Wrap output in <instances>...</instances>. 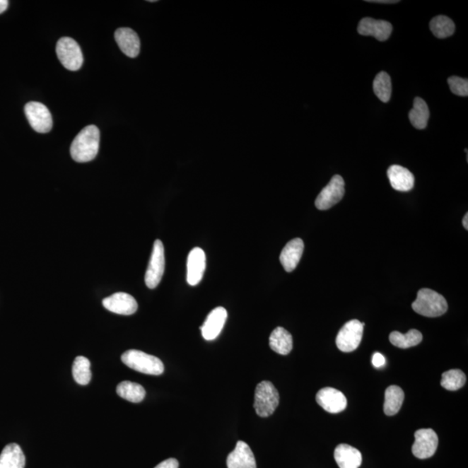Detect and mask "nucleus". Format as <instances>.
Here are the masks:
<instances>
[{"label":"nucleus","mask_w":468,"mask_h":468,"mask_svg":"<svg viewBox=\"0 0 468 468\" xmlns=\"http://www.w3.org/2000/svg\"><path fill=\"white\" fill-rule=\"evenodd\" d=\"M100 146V131L97 126L86 127L76 136L71 146L72 159L76 163H89L98 156Z\"/></svg>","instance_id":"obj_1"},{"label":"nucleus","mask_w":468,"mask_h":468,"mask_svg":"<svg viewBox=\"0 0 468 468\" xmlns=\"http://www.w3.org/2000/svg\"><path fill=\"white\" fill-rule=\"evenodd\" d=\"M412 308L421 316L437 317L446 313L448 306L446 298L443 295L431 289L423 288L418 291Z\"/></svg>","instance_id":"obj_2"},{"label":"nucleus","mask_w":468,"mask_h":468,"mask_svg":"<svg viewBox=\"0 0 468 468\" xmlns=\"http://www.w3.org/2000/svg\"><path fill=\"white\" fill-rule=\"evenodd\" d=\"M122 363L125 365L140 373L160 375L164 372V364L158 358L147 353L130 350L122 356Z\"/></svg>","instance_id":"obj_3"},{"label":"nucleus","mask_w":468,"mask_h":468,"mask_svg":"<svg viewBox=\"0 0 468 468\" xmlns=\"http://www.w3.org/2000/svg\"><path fill=\"white\" fill-rule=\"evenodd\" d=\"M279 404V394L271 382L263 381L256 387L255 409L260 417H269Z\"/></svg>","instance_id":"obj_4"},{"label":"nucleus","mask_w":468,"mask_h":468,"mask_svg":"<svg viewBox=\"0 0 468 468\" xmlns=\"http://www.w3.org/2000/svg\"><path fill=\"white\" fill-rule=\"evenodd\" d=\"M56 52L61 64L67 70L76 71L82 67L83 57L81 48L73 38H60L57 41Z\"/></svg>","instance_id":"obj_5"},{"label":"nucleus","mask_w":468,"mask_h":468,"mask_svg":"<svg viewBox=\"0 0 468 468\" xmlns=\"http://www.w3.org/2000/svg\"><path fill=\"white\" fill-rule=\"evenodd\" d=\"M364 325L365 324L356 320L345 324L337 334L336 339L339 350L345 353L356 351L362 341Z\"/></svg>","instance_id":"obj_6"},{"label":"nucleus","mask_w":468,"mask_h":468,"mask_svg":"<svg viewBox=\"0 0 468 468\" xmlns=\"http://www.w3.org/2000/svg\"><path fill=\"white\" fill-rule=\"evenodd\" d=\"M165 271L164 245L160 240L153 243L151 260L145 274L146 286L149 289H155L162 280Z\"/></svg>","instance_id":"obj_7"},{"label":"nucleus","mask_w":468,"mask_h":468,"mask_svg":"<svg viewBox=\"0 0 468 468\" xmlns=\"http://www.w3.org/2000/svg\"><path fill=\"white\" fill-rule=\"evenodd\" d=\"M25 116L32 128L41 134L48 133L52 129L51 112L43 103L30 102L25 107Z\"/></svg>","instance_id":"obj_8"},{"label":"nucleus","mask_w":468,"mask_h":468,"mask_svg":"<svg viewBox=\"0 0 468 468\" xmlns=\"http://www.w3.org/2000/svg\"><path fill=\"white\" fill-rule=\"evenodd\" d=\"M439 439L432 428H421L414 433L412 452L416 458H431L438 447Z\"/></svg>","instance_id":"obj_9"},{"label":"nucleus","mask_w":468,"mask_h":468,"mask_svg":"<svg viewBox=\"0 0 468 468\" xmlns=\"http://www.w3.org/2000/svg\"><path fill=\"white\" fill-rule=\"evenodd\" d=\"M345 193L344 180L342 176L334 175L316 199L315 205L317 209L328 210L343 199Z\"/></svg>","instance_id":"obj_10"},{"label":"nucleus","mask_w":468,"mask_h":468,"mask_svg":"<svg viewBox=\"0 0 468 468\" xmlns=\"http://www.w3.org/2000/svg\"><path fill=\"white\" fill-rule=\"evenodd\" d=\"M316 400L317 404L326 412L331 414L343 412L348 404L347 398L344 393L331 387H326L318 391Z\"/></svg>","instance_id":"obj_11"},{"label":"nucleus","mask_w":468,"mask_h":468,"mask_svg":"<svg viewBox=\"0 0 468 468\" xmlns=\"http://www.w3.org/2000/svg\"><path fill=\"white\" fill-rule=\"evenodd\" d=\"M103 305L111 312L125 316L133 315L138 309L136 299L125 293H115L103 299Z\"/></svg>","instance_id":"obj_12"},{"label":"nucleus","mask_w":468,"mask_h":468,"mask_svg":"<svg viewBox=\"0 0 468 468\" xmlns=\"http://www.w3.org/2000/svg\"><path fill=\"white\" fill-rule=\"evenodd\" d=\"M392 25L385 21L364 18L359 22L358 32L360 35L372 36L379 41H386L392 33Z\"/></svg>","instance_id":"obj_13"},{"label":"nucleus","mask_w":468,"mask_h":468,"mask_svg":"<svg viewBox=\"0 0 468 468\" xmlns=\"http://www.w3.org/2000/svg\"><path fill=\"white\" fill-rule=\"evenodd\" d=\"M187 280L190 286H197L201 281L206 270V255L201 248L195 247L187 257Z\"/></svg>","instance_id":"obj_14"},{"label":"nucleus","mask_w":468,"mask_h":468,"mask_svg":"<svg viewBox=\"0 0 468 468\" xmlns=\"http://www.w3.org/2000/svg\"><path fill=\"white\" fill-rule=\"evenodd\" d=\"M226 318L228 312L223 307L213 309L201 327L203 337L209 341L216 339L223 329Z\"/></svg>","instance_id":"obj_15"},{"label":"nucleus","mask_w":468,"mask_h":468,"mask_svg":"<svg viewBox=\"0 0 468 468\" xmlns=\"http://www.w3.org/2000/svg\"><path fill=\"white\" fill-rule=\"evenodd\" d=\"M228 468H257L256 460L251 447L244 441H238L236 447L228 456Z\"/></svg>","instance_id":"obj_16"},{"label":"nucleus","mask_w":468,"mask_h":468,"mask_svg":"<svg viewBox=\"0 0 468 468\" xmlns=\"http://www.w3.org/2000/svg\"><path fill=\"white\" fill-rule=\"evenodd\" d=\"M117 43L126 56L135 59L140 53L141 42L136 32L130 28H120L115 33Z\"/></svg>","instance_id":"obj_17"},{"label":"nucleus","mask_w":468,"mask_h":468,"mask_svg":"<svg viewBox=\"0 0 468 468\" xmlns=\"http://www.w3.org/2000/svg\"><path fill=\"white\" fill-rule=\"evenodd\" d=\"M304 241L298 238L291 240L283 247L279 259L286 271H293L298 267L304 252Z\"/></svg>","instance_id":"obj_18"},{"label":"nucleus","mask_w":468,"mask_h":468,"mask_svg":"<svg viewBox=\"0 0 468 468\" xmlns=\"http://www.w3.org/2000/svg\"><path fill=\"white\" fill-rule=\"evenodd\" d=\"M339 468H359L362 465L363 456L358 450L348 444H340L334 452Z\"/></svg>","instance_id":"obj_19"},{"label":"nucleus","mask_w":468,"mask_h":468,"mask_svg":"<svg viewBox=\"0 0 468 468\" xmlns=\"http://www.w3.org/2000/svg\"><path fill=\"white\" fill-rule=\"evenodd\" d=\"M391 186L394 189L400 192H409L414 185V176L411 172L406 168L392 165L387 172Z\"/></svg>","instance_id":"obj_20"},{"label":"nucleus","mask_w":468,"mask_h":468,"mask_svg":"<svg viewBox=\"0 0 468 468\" xmlns=\"http://www.w3.org/2000/svg\"><path fill=\"white\" fill-rule=\"evenodd\" d=\"M25 456L16 443H11L0 455V468H25Z\"/></svg>","instance_id":"obj_21"},{"label":"nucleus","mask_w":468,"mask_h":468,"mask_svg":"<svg viewBox=\"0 0 468 468\" xmlns=\"http://www.w3.org/2000/svg\"><path fill=\"white\" fill-rule=\"evenodd\" d=\"M269 344L272 351L279 355H288L293 350V336L286 329L278 327L271 332Z\"/></svg>","instance_id":"obj_22"},{"label":"nucleus","mask_w":468,"mask_h":468,"mask_svg":"<svg viewBox=\"0 0 468 468\" xmlns=\"http://www.w3.org/2000/svg\"><path fill=\"white\" fill-rule=\"evenodd\" d=\"M404 401V392L400 387L392 385L387 387L385 405H383L386 416H392L400 411Z\"/></svg>","instance_id":"obj_23"},{"label":"nucleus","mask_w":468,"mask_h":468,"mask_svg":"<svg viewBox=\"0 0 468 468\" xmlns=\"http://www.w3.org/2000/svg\"><path fill=\"white\" fill-rule=\"evenodd\" d=\"M431 116L428 106L423 99L416 98L414 100V107L409 114V118L411 124L417 129H424L428 125Z\"/></svg>","instance_id":"obj_24"},{"label":"nucleus","mask_w":468,"mask_h":468,"mask_svg":"<svg viewBox=\"0 0 468 468\" xmlns=\"http://www.w3.org/2000/svg\"><path fill=\"white\" fill-rule=\"evenodd\" d=\"M117 393L119 397L130 402H134V404L141 402L146 396V391L143 386L129 381L119 383Z\"/></svg>","instance_id":"obj_25"},{"label":"nucleus","mask_w":468,"mask_h":468,"mask_svg":"<svg viewBox=\"0 0 468 468\" xmlns=\"http://www.w3.org/2000/svg\"><path fill=\"white\" fill-rule=\"evenodd\" d=\"M390 343L401 349H408L419 344L423 341V334L417 329H410L409 332L402 334L393 332L390 335Z\"/></svg>","instance_id":"obj_26"},{"label":"nucleus","mask_w":468,"mask_h":468,"mask_svg":"<svg viewBox=\"0 0 468 468\" xmlns=\"http://www.w3.org/2000/svg\"><path fill=\"white\" fill-rule=\"evenodd\" d=\"M431 32L437 38H447L455 33V25L451 18L443 16L433 18L429 24Z\"/></svg>","instance_id":"obj_27"},{"label":"nucleus","mask_w":468,"mask_h":468,"mask_svg":"<svg viewBox=\"0 0 468 468\" xmlns=\"http://www.w3.org/2000/svg\"><path fill=\"white\" fill-rule=\"evenodd\" d=\"M72 374L78 385L83 386L89 385L92 377L89 359L84 356H78L73 363Z\"/></svg>","instance_id":"obj_28"},{"label":"nucleus","mask_w":468,"mask_h":468,"mask_svg":"<svg viewBox=\"0 0 468 468\" xmlns=\"http://www.w3.org/2000/svg\"><path fill=\"white\" fill-rule=\"evenodd\" d=\"M373 90L375 95L382 103H387L390 100L392 92L390 76L385 71L378 73L373 82Z\"/></svg>","instance_id":"obj_29"},{"label":"nucleus","mask_w":468,"mask_h":468,"mask_svg":"<svg viewBox=\"0 0 468 468\" xmlns=\"http://www.w3.org/2000/svg\"><path fill=\"white\" fill-rule=\"evenodd\" d=\"M467 381L466 375L460 370H450L444 372L441 378L440 385L445 390L456 391L465 385Z\"/></svg>","instance_id":"obj_30"},{"label":"nucleus","mask_w":468,"mask_h":468,"mask_svg":"<svg viewBox=\"0 0 468 468\" xmlns=\"http://www.w3.org/2000/svg\"><path fill=\"white\" fill-rule=\"evenodd\" d=\"M448 84L452 93L460 97H467L468 81L467 79L459 78V76H451L447 80Z\"/></svg>","instance_id":"obj_31"},{"label":"nucleus","mask_w":468,"mask_h":468,"mask_svg":"<svg viewBox=\"0 0 468 468\" xmlns=\"http://www.w3.org/2000/svg\"><path fill=\"white\" fill-rule=\"evenodd\" d=\"M372 363L375 368L385 366L386 363L385 356L382 355L381 353L375 352L373 358H372Z\"/></svg>","instance_id":"obj_32"},{"label":"nucleus","mask_w":468,"mask_h":468,"mask_svg":"<svg viewBox=\"0 0 468 468\" xmlns=\"http://www.w3.org/2000/svg\"><path fill=\"white\" fill-rule=\"evenodd\" d=\"M155 468H179V462L177 460L170 458L160 462Z\"/></svg>","instance_id":"obj_33"},{"label":"nucleus","mask_w":468,"mask_h":468,"mask_svg":"<svg viewBox=\"0 0 468 468\" xmlns=\"http://www.w3.org/2000/svg\"><path fill=\"white\" fill-rule=\"evenodd\" d=\"M366 2L375 4H397L400 1H397V0H366Z\"/></svg>","instance_id":"obj_34"},{"label":"nucleus","mask_w":468,"mask_h":468,"mask_svg":"<svg viewBox=\"0 0 468 468\" xmlns=\"http://www.w3.org/2000/svg\"><path fill=\"white\" fill-rule=\"evenodd\" d=\"M9 2L7 0H0V14L8 8Z\"/></svg>","instance_id":"obj_35"},{"label":"nucleus","mask_w":468,"mask_h":468,"mask_svg":"<svg viewBox=\"0 0 468 468\" xmlns=\"http://www.w3.org/2000/svg\"><path fill=\"white\" fill-rule=\"evenodd\" d=\"M463 226L466 230L468 229V213H466L465 217L463 218L462 221Z\"/></svg>","instance_id":"obj_36"}]
</instances>
